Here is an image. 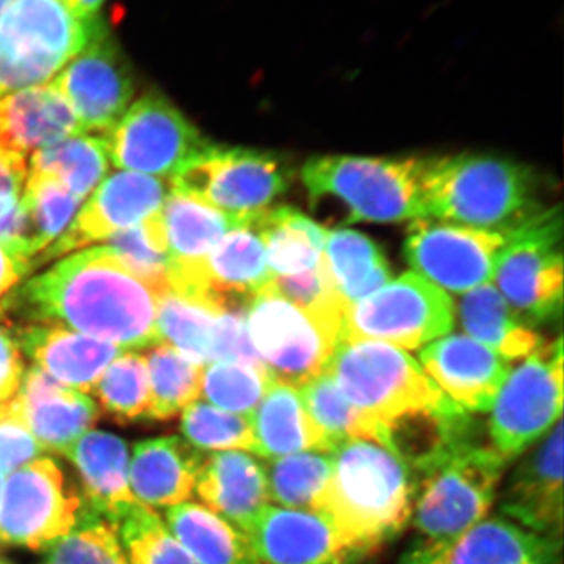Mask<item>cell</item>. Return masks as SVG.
<instances>
[{
  "instance_id": "1",
  "label": "cell",
  "mask_w": 564,
  "mask_h": 564,
  "mask_svg": "<svg viewBox=\"0 0 564 564\" xmlns=\"http://www.w3.org/2000/svg\"><path fill=\"white\" fill-rule=\"evenodd\" d=\"M159 295L109 247L76 252L22 284L2 311L25 321L69 326L73 332L128 350L161 343Z\"/></svg>"
},
{
  "instance_id": "2",
  "label": "cell",
  "mask_w": 564,
  "mask_h": 564,
  "mask_svg": "<svg viewBox=\"0 0 564 564\" xmlns=\"http://www.w3.org/2000/svg\"><path fill=\"white\" fill-rule=\"evenodd\" d=\"M332 462L318 513L370 555L410 522L413 474L399 456L373 441H344L332 452Z\"/></svg>"
},
{
  "instance_id": "3",
  "label": "cell",
  "mask_w": 564,
  "mask_h": 564,
  "mask_svg": "<svg viewBox=\"0 0 564 564\" xmlns=\"http://www.w3.org/2000/svg\"><path fill=\"white\" fill-rule=\"evenodd\" d=\"M536 193V174L529 166L462 154L429 159L423 207L425 218L508 234L543 214Z\"/></svg>"
},
{
  "instance_id": "4",
  "label": "cell",
  "mask_w": 564,
  "mask_h": 564,
  "mask_svg": "<svg viewBox=\"0 0 564 564\" xmlns=\"http://www.w3.org/2000/svg\"><path fill=\"white\" fill-rule=\"evenodd\" d=\"M507 464L477 434L421 475L411 514L417 543L448 549L484 521L496 502Z\"/></svg>"
},
{
  "instance_id": "5",
  "label": "cell",
  "mask_w": 564,
  "mask_h": 564,
  "mask_svg": "<svg viewBox=\"0 0 564 564\" xmlns=\"http://www.w3.org/2000/svg\"><path fill=\"white\" fill-rule=\"evenodd\" d=\"M326 372L355 406L384 429L408 415L458 408L413 356L377 340H343Z\"/></svg>"
},
{
  "instance_id": "6",
  "label": "cell",
  "mask_w": 564,
  "mask_h": 564,
  "mask_svg": "<svg viewBox=\"0 0 564 564\" xmlns=\"http://www.w3.org/2000/svg\"><path fill=\"white\" fill-rule=\"evenodd\" d=\"M429 159L318 155L303 166L311 198L334 196L348 207V221L393 223L425 218L423 184Z\"/></svg>"
},
{
  "instance_id": "7",
  "label": "cell",
  "mask_w": 564,
  "mask_h": 564,
  "mask_svg": "<svg viewBox=\"0 0 564 564\" xmlns=\"http://www.w3.org/2000/svg\"><path fill=\"white\" fill-rule=\"evenodd\" d=\"M104 31L101 20H77L62 0H14L0 22V96L47 84Z\"/></svg>"
},
{
  "instance_id": "8",
  "label": "cell",
  "mask_w": 564,
  "mask_h": 564,
  "mask_svg": "<svg viewBox=\"0 0 564 564\" xmlns=\"http://www.w3.org/2000/svg\"><path fill=\"white\" fill-rule=\"evenodd\" d=\"M291 180V166L273 152L210 143L170 182L173 192L248 226L288 192Z\"/></svg>"
},
{
  "instance_id": "9",
  "label": "cell",
  "mask_w": 564,
  "mask_h": 564,
  "mask_svg": "<svg viewBox=\"0 0 564 564\" xmlns=\"http://www.w3.org/2000/svg\"><path fill=\"white\" fill-rule=\"evenodd\" d=\"M248 336L276 383L300 389L326 372L343 332L267 285L247 310Z\"/></svg>"
},
{
  "instance_id": "10",
  "label": "cell",
  "mask_w": 564,
  "mask_h": 564,
  "mask_svg": "<svg viewBox=\"0 0 564 564\" xmlns=\"http://www.w3.org/2000/svg\"><path fill=\"white\" fill-rule=\"evenodd\" d=\"M454 323L455 306L447 292L421 274L408 272L348 306L343 340H377L417 350L447 336Z\"/></svg>"
},
{
  "instance_id": "11",
  "label": "cell",
  "mask_w": 564,
  "mask_h": 564,
  "mask_svg": "<svg viewBox=\"0 0 564 564\" xmlns=\"http://www.w3.org/2000/svg\"><path fill=\"white\" fill-rule=\"evenodd\" d=\"M562 339L538 347L508 373L489 419V443L508 463L562 421Z\"/></svg>"
},
{
  "instance_id": "12",
  "label": "cell",
  "mask_w": 564,
  "mask_h": 564,
  "mask_svg": "<svg viewBox=\"0 0 564 564\" xmlns=\"http://www.w3.org/2000/svg\"><path fill=\"white\" fill-rule=\"evenodd\" d=\"M563 221L560 207L505 234L507 243L494 280L522 321L551 322L562 313Z\"/></svg>"
},
{
  "instance_id": "13",
  "label": "cell",
  "mask_w": 564,
  "mask_h": 564,
  "mask_svg": "<svg viewBox=\"0 0 564 564\" xmlns=\"http://www.w3.org/2000/svg\"><path fill=\"white\" fill-rule=\"evenodd\" d=\"M85 500L51 458H39L3 481L0 543L46 551L79 525Z\"/></svg>"
},
{
  "instance_id": "14",
  "label": "cell",
  "mask_w": 564,
  "mask_h": 564,
  "mask_svg": "<svg viewBox=\"0 0 564 564\" xmlns=\"http://www.w3.org/2000/svg\"><path fill=\"white\" fill-rule=\"evenodd\" d=\"M104 139L117 169L170 180L210 144L159 93H148L133 104Z\"/></svg>"
},
{
  "instance_id": "15",
  "label": "cell",
  "mask_w": 564,
  "mask_h": 564,
  "mask_svg": "<svg viewBox=\"0 0 564 564\" xmlns=\"http://www.w3.org/2000/svg\"><path fill=\"white\" fill-rule=\"evenodd\" d=\"M505 243L502 232L419 218L408 228L404 258L437 288L463 293L491 284Z\"/></svg>"
},
{
  "instance_id": "16",
  "label": "cell",
  "mask_w": 564,
  "mask_h": 564,
  "mask_svg": "<svg viewBox=\"0 0 564 564\" xmlns=\"http://www.w3.org/2000/svg\"><path fill=\"white\" fill-rule=\"evenodd\" d=\"M55 87L65 96L82 133H107L120 122L135 93L131 65L109 31L95 36L57 74Z\"/></svg>"
},
{
  "instance_id": "17",
  "label": "cell",
  "mask_w": 564,
  "mask_h": 564,
  "mask_svg": "<svg viewBox=\"0 0 564 564\" xmlns=\"http://www.w3.org/2000/svg\"><path fill=\"white\" fill-rule=\"evenodd\" d=\"M172 192V182L148 174H111L96 188L69 228L40 258L33 259L31 272L51 259L107 240L115 232L140 225L162 209L166 196Z\"/></svg>"
},
{
  "instance_id": "18",
  "label": "cell",
  "mask_w": 564,
  "mask_h": 564,
  "mask_svg": "<svg viewBox=\"0 0 564 564\" xmlns=\"http://www.w3.org/2000/svg\"><path fill=\"white\" fill-rule=\"evenodd\" d=\"M245 534L262 564H358L369 555L318 511L269 505Z\"/></svg>"
},
{
  "instance_id": "19",
  "label": "cell",
  "mask_w": 564,
  "mask_h": 564,
  "mask_svg": "<svg viewBox=\"0 0 564 564\" xmlns=\"http://www.w3.org/2000/svg\"><path fill=\"white\" fill-rule=\"evenodd\" d=\"M505 518L530 532L562 543L563 422L518 464L500 496Z\"/></svg>"
},
{
  "instance_id": "20",
  "label": "cell",
  "mask_w": 564,
  "mask_h": 564,
  "mask_svg": "<svg viewBox=\"0 0 564 564\" xmlns=\"http://www.w3.org/2000/svg\"><path fill=\"white\" fill-rule=\"evenodd\" d=\"M426 377L466 413L491 411L507 380L510 362L469 336H445L422 348Z\"/></svg>"
},
{
  "instance_id": "21",
  "label": "cell",
  "mask_w": 564,
  "mask_h": 564,
  "mask_svg": "<svg viewBox=\"0 0 564 564\" xmlns=\"http://www.w3.org/2000/svg\"><path fill=\"white\" fill-rule=\"evenodd\" d=\"M17 419L28 426L44 451L65 455L70 445L91 432L99 410L90 397L58 383L33 366L22 375Z\"/></svg>"
},
{
  "instance_id": "22",
  "label": "cell",
  "mask_w": 564,
  "mask_h": 564,
  "mask_svg": "<svg viewBox=\"0 0 564 564\" xmlns=\"http://www.w3.org/2000/svg\"><path fill=\"white\" fill-rule=\"evenodd\" d=\"M11 336L20 350L35 361L43 372L79 392H90L104 370L122 351L104 340L50 323L24 326L13 323Z\"/></svg>"
},
{
  "instance_id": "23",
  "label": "cell",
  "mask_w": 564,
  "mask_h": 564,
  "mask_svg": "<svg viewBox=\"0 0 564 564\" xmlns=\"http://www.w3.org/2000/svg\"><path fill=\"white\" fill-rule=\"evenodd\" d=\"M195 489L204 507L242 533L270 505L263 464L245 452H203Z\"/></svg>"
},
{
  "instance_id": "24",
  "label": "cell",
  "mask_w": 564,
  "mask_h": 564,
  "mask_svg": "<svg viewBox=\"0 0 564 564\" xmlns=\"http://www.w3.org/2000/svg\"><path fill=\"white\" fill-rule=\"evenodd\" d=\"M82 133L54 82L0 96V147L25 155Z\"/></svg>"
},
{
  "instance_id": "25",
  "label": "cell",
  "mask_w": 564,
  "mask_h": 564,
  "mask_svg": "<svg viewBox=\"0 0 564 564\" xmlns=\"http://www.w3.org/2000/svg\"><path fill=\"white\" fill-rule=\"evenodd\" d=\"M76 466L85 492V510L113 524L139 502L129 486V448L117 434L88 432L65 452Z\"/></svg>"
},
{
  "instance_id": "26",
  "label": "cell",
  "mask_w": 564,
  "mask_h": 564,
  "mask_svg": "<svg viewBox=\"0 0 564 564\" xmlns=\"http://www.w3.org/2000/svg\"><path fill=\"white\" fill-rule=\"evenodd\" d=\"M203 452L180 436H162L133 445L129 486L140 503L172 508L185 503L195 489Z\"/></svg>"
},
{
  "instance_id": "27",
  "label": "cell",
  "mask_w": 564,
  "mask_h": 564,
  "mask_svg": "<svg viewBox=\"0 0 564 564\" xmlns=\"http://www.w3.org/2000/svg\"><path fill=\"white\" fill-rule=\"evenodd\" d=\"M251 422L259 458H281L302 452H333V445L307 413L302 392L293 386L274 381L251 414Z\"/></svg>"
},
{
  "instance_id": "28",
  "label": "cell",
  "mask_w": 564,
  "mask_h": 564,
  "mask_svg": "<svg viewBox=\"0 0 564 564\" xmlns=\"http://www.w3.org/2000/svg\"><path fill=\"white\" fill-rule=\"evenodd\" d=\"M562 543L547 540L505 516L478 522L445 551V564H555Z\"/></svg>"
},
{
  "instance_id": "29",
  "label": "cell",
  "mask_w": 564,
  "mask_h": 564,
  "mask_svg": "<svg viewBox=\"0 0 564 564\" xmlns=\"http://www.w3.org/2000/svg\"><path fill=\"white\" fill-rule=\"evenodd\" d=\"M165 518L169 532L199 564H262L247 534L204 505H176L166 510Z\"/></svg>"
},
{
  "instance_id": "30",
  "label": "cell",
  "mask_w": 564,
  "mask_h": 564,
  "mask_svg": "<svg viewBox=\"0 0 564 564\" xmlns=\"http://www.w3.org/2000/svg\"><path fill=\"white\" fill-rule=\"evenodd\" d=\"M459 315L470 339L491 348L508 362L527 358L540 347V337L525 326L492 284L466 292Z\"/></svg>"
},
{
  "instance_id": "31",
  "label": "cell",
  "mask_w": 564,
  "mask_h": 564,
  "mask_svg": "<svg viewBox=\"0 0 564 564\" xmlns=\"http://www.w3.org/2000/svg\"><path fill=\"white\" fill-rule=\"evenodd\" d=\"M265 248L267 265L273 278L292 276L321 262L326 232L292 207H276L251 223Z\"/></svg>"
},
{
  "instance_id": "32",
  "label": "cell",
  "mask_w": 564,
  "mask_h": 564,
  "mask_svg": "<svg viewBox=\"0 0 564 564\" xmlns=\"http://www.w3.org/2000/svg\"><path fill=\"white\" fill-rule=\"evenodd\" d=\"M169 265L203 261L232 229L240 228L221 212L172 192L161 212Z\"/></svg>"
},
{
  "instance_id": "33",
  "label": "cell",
  "mask_w": 564,
  "mask_h": 564,
  "mask_svg": "<svg viewBox=\"0 0 564 564\" xmlns=\"http://www.w3.org/2000/svg\"><path fill=\"white\" fill-rule=\"evenodd\" d=\"M323 258L334 285L348 304L361 302L391 281L383 252L369 237L352 229L326 232Z\"/></svg>"
},
{
  "instance_id": "34",
  "label": "cell",
  "mask_w": 564,
  "mask_h": 564,
  "mask_svg": "<svg viewBox=\"0 0 564 564\" xmlns=\"http://www.w3.org/2000/svg\"><path fill=\"white\" fill-rule=\"evenodd\" d=\"M82 202L51 174L29 173L21 198L22 258L31 263L51 247L69 228Z\"/></svg>"
},
{
  "instance_id": "35",
  "label": "cell",
  "mask_w": 564,
  "mask_h": 564,
  "mask_svg": "<svg viewBox=\"0 0 564 564\" xmlns=\"http://www.w3.org/2000/svg\"><path fill=\"white\" fill-rule=\"evenodd\" d=\"M300 392L307 413L333 445V451L336 445L350 440L373 441L388 448L384 426L355 406L328 372L304 384Z\"/></svg>"
},
{
  "instance_id": "36",
  "label": "cell",
  "mask_w": 564,
  "mask_h": 564,
  "mask_svg": "<svg viewBox=\"0 0 564 564\" xmlns=\"http://www.w3.org/2000/svg\"><path fill=\"white\" fill-rule=\"evenodd\" d=\"M267 489L274 507L318 511L323 492L332 477V454L302 452L263 459Z\"/></svg>"
},
{
  "instance_id": "37",
  "label": "cell",
  "mask_w": 564,
  "mask_h": 564,
  "mask_svg": "<svg viewBox=\"0 0 564 564\" xmlns=\"http://www.w3.org/2000/svg\"><path fill=\"white\" fill-rule=\"evenodd\" d=\"M109 162L104 137L74 135L33 152L31 172L51 174L85 199L109 172Z\"/></svg>"
},
{
  "instance_id": "38",
  "label": "cell",
  "mask_w": 564,
  "mask_h": 564,
  "mask_svg": "<svg viewBox=\"0 0 564 564\" xmlns=\"http://www.w3.org/2000/svg\"><path fill=\"white\" fill-rule=\"evenodd\" d=\"M104 413L120 425L152 421V395L147 358L121 352L109 364L91 391Z\"/></svg>"
},
{
  "instance_id": "39",
  "label": "cell",
  "mask_w": 564,
  "mask_h": 564,
  "mask_svg": "<svg viewBox=\"0 0 564 564\" xmlns=\"http://www.w3.org/2000/svg\"><path fill=\"white\" fill-rule=\"evenodd\" d=\"M152 421H172L202 395L204 367L162 343L147 356Z\"/></svg>"
},
{
  "instance_id": "40",
  "label": "cell",
  "mask_w": 564,
  "mask_h": 564,
  "mask_svg": "<svg viewBox=\"0 0 564 564\" xmlns=\"http://www.w3.org/2000/svg\"><path fill=\"white\" fill-rule=\"evenodd\" d=\"M131 564H199L163 525L161 516L135 502L113 522Z\"/></svg>"
},
{
  "instance_id": "41",
  "label": "cell",
  "mask_w": 564,
  "mask_h": 564,
  "mask_svg": "<svg viewBox=\"0 0 564 564\" xmlns=\"http://www.w3.org/2000/svg\"><path fill=\"white\" fill-rule=\"evenodd\" d=\"M215 322L217 315L176 293L169 291L159 299V339L202 366L210 364Z\"/></svg>"
},
{
  "instance_id": "42",
  "label": "cell",
  "mask_w": 564,
  "mask_h": 564,
  "mask_svg": "<svg viewBox=\"0 0 564 564\" xmlns=\"http://www.w3.org/2000/svg\"><path fill=\"white\" fill-rule=\"evenodd\" d=\"M273 383L265 366L212 362L204 367L202 393L212 406L251 417Z\"/></svg>"
},
{
  "instance_id": "43",
  "label": "cell",
  "mask_w": 564,
  "mask_h": 564,
  "mask_svg": "<svg viewBox=\"0 0 564 564\" xmlns=\"http://www.w3.org/2000/svg\"><path fill=\"white\" fill-rule=\"evenodd\" d=\"M181 432L185 441L204 454L245 452L256 455L251 417L228 413L206 402H195L182 411Z\"/></svg>"
},
{
  "instance_id": "44",
  "label": "cell",
  "mask_w": 564,
  "mask_h": 564,
  "mask_svg": "<svg viewBox=\"0 0 564 564\" xmlns=\"http://www.w3.org/2000/svg\"><path fill=\"white\" fill-rule=\"evenodd\" d=\"M159 212L140 225L115 232L107 239V247L137 278L162 296L170 291L169 248Z\"/></svg>"
},
{
  "instance_id": "45",
  "label": "cell",
  "mask_w": 564,
  "mask_h": 564,
  "mask_svg": "<svg viewBox=\"0 0 564 564\" xmlns=\"http://www.w3.org/2000/svg\"><path fill=\"white\" fill-rule=\"evenodd\" d=\"M47 564H128L113 527L84 511L79 525L46 549Z\"/></svg>"
},
{
  "instance_id": "46",
  "label": "cell",
  "mask_w": 564,
  "mask_h": 564,
  "mask_svg": "<svg viewBox=\"0 0 564 564\" xmlns=\"http://www.w3.org/2000/svg\"><path fill=\"white\" fill-rule=\"evenodd\" d=\"M28 163L20 152L0 147V243L17 245L21 234V198L28 180Z\"/></svg>"
},
{
  "instance_id": "47",
  "label": "cell",
  "mask_w": 564,
  "mask_h": 564,
  "mask_svg": "<svg viewBox=\"0 0 564 564\" xmlns=\"http://www.w3.org/2000/svg\"><path fill=\"white\" fill-rule=\"evenodd\" d=\"M243 362L263 366L247 329V311L218 315L212 340V362Z\"/></svg>"
},
{
  "instance_id": "48",
  "label": "cell",
  "mask_w": 564,
  "mask_h": 564,
  "mask_svg": "<svg viewBox=\"0 0 564 564\" xmlns=\"http://www.w3.org/2000/svg\"><path fill=\"white\" fill-rule=\"evenodd\" d=\"M44 454L46 451L43 445L33 437L24 423L14 419L0 423V474L3 477Z\"/></svg>"
},
{
  "instance_id": "49",
  "label": "cell",
  "mask_w": 564,
  "mask_h": 564,
  "mask_svg": "<svg viewBox=\"0 0 564 564\" xmlns=\"http://www.w3.org/2000/svg\"><path fill=\"white\" fill-rule=\"evenodd\" d=\"M11 325L13 322L0 310V403L17 395L25 372L20 347L11 336Z\"/></svg>"
},
{
  "instance_id": "50",
  "label": "cell",
  "mask_w": 564,
  "mask_h": 564,
  "mask_svg": "<svg viewBox=\"0 0 564 564\" xmlns=\"http://www.w3.org/2000/svg\"><path fill=\"white\" fill-rule=\"evenodd\" d=\"M31 272L29 263L22 262L0 243V296L11 291L24 274Z\"/></svg>"
},
{
  "instance_id": "51",
  "label": "cell",
  "mask_w": 564,
  "mask_h": 564,
  "mask_svg": "<svg viewBox=\"0 0 564 564\" xmlns=\"http://www.w3.org/2000/svg\"><path fill=\"white\" fill-rule=\"evenodd\" d=\"M445 551L447 549L436 545L414 543L404 552L399 564H445Z\"/></svg>"
},
{
  "instance_id": "52",
  "label": "cell",
  "mask_w": 564,
  "mask_h": 564,
  "mask_svg": "<svg viewBox=\"0 0 564 564\" xmlns=\"http://www.w3.org/2000/svg\"><path fill=\"white\" fill-rule=\"evenodd\" d=\"M62 3L77 20L95 22L101 20L99 11H101L106 0H62Z\"/></svg>"
},
{
  "instance_id": "53",
  "label": "cell",
  "mask_w": 564,
  "mask_h": 564,
  "mask_svg": "<svg viewBox=\"0 0 564 564\" xmlns=\"http://www.w3.org/2000/svg\"><path fill=\"white\" fill-rule=\"evenodd\" d=\"M3 475L0 474V499H2V491H3Z\"/></svg>"
},
{
  "instance_id": "54",
  "label": "cell",
  "mask_w": 564,
  "mask_h": 564,
  "mask_svg": "<svg viewBox=\"0 0 564 564\" xmlns=\"http://www.w3.org/2000/svg\"><path fill=\"white\" fill-rule=\"evenodd\" d=\"M0 564H7V563L0 562Z\"/></svg>"
}]
</instances>
